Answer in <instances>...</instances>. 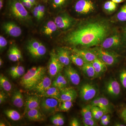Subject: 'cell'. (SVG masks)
I'll use <instances>...</instances> for the list:
<instances>
[{"label": "cell", "mask_w": 126, "mask_h": 126, "mask_svg": "<svg viewBox=\"0 0 126 126\" xmlns=\"http://www.w3.org/2000/svg\"><path fill=\"white\" fill-rule=\"evenodd\" d=\"M112 23L111 21L103 17L86 19L78 22L62 40L74 48H89L98 46L116 29Z\"/></svg>", "instance_id": "cell-1"}, {"label": "cell", "mask_w": 126, "mask_h": 126, "mask_svg": "<svg viewBox=\"0 0 126 126\" xmlns=\"http://www.w3.org/2000/svg\"><path fill=\"white\" fill-rule=\"evenodd\" d=\"M7 8L9 15L24 25L30 24L32 17L19 0H7Z\"/></svg>", "instance_id": "cell-2"}, {"label": "cell", "mask_w": 126, "mask_h": 126, "mask_svg": "<svg viewBox=\"0 0 126 126\" xmlns=\"http://www.w3.org/2000/svg\"><path fill=\"white\" fill-rule=\"evenodd\" d=\"M99 46L105 49L114 51L121 54L126 51V42L121 31L116 29L107 37Z\"/></svg>", "instance_id": "cell-3"}, {"label": "cell", "mask_w": 126, "mask_h": 126, "mask_svg": "<svg viewBox=\"0 0 126 126\" xmlns=\"http://www.w3.org/2000/svg\"><path fill=\"white\" fill-rule=\"evenodd\" d=\"M46 69L42 66L33 67L23 75L20 81L21 86L27 90H33L44 77Z\"/></svg>", "instance_id": "cell-4"}, {"label": "cell", "mask_w": 126, "mask_h": 126, "mask_svg": "<svg viewBox=\"0 0 126 126\" xmlns=\"http://www.w3.org/2000/svg\"><path fill=\"white\" fill-rule=\"evenodd\" d=\"M90 49L96 55L97 57L107 66H111L117 64L121 61L123 57L117 52L105 49L99 46Z\"/></svg>", "instance_id": "cell-5"}, {"label": "cell", "mask_w": 126, "mask_h": 126, "mask_svg": "<svg viewBox=\"0 0 126 126\" xmlns=\"http://www.w3.org/2000/svg\"><path fill=\"white\" fill-rule=\"evenodd\" d=\"M99 3L96 0H74L72 5L74 10L77 14L87 16L96 11Z\"/></svg>", "instance_id": "cell-6"}, {"label": "cell", "mask_w": 126, "mask_h": 126, "mask_svg": "<svg viewBox=\"0 0 126 126\" xmlns=\"http://www.w3.org/2000/svg\"><path fill=\"white\" fill-rule=\"evenodd\" d=\"M54 21L59 29L63 31L71 29L79 22L78 19L72 17L66 12L59 14L55 17Z\"/></svg>", "instance_id": "cell-7"}, {"label": "cell", "mask_w": 126, "mask_h": 126, "mask_svg": "<svg viewBox=\"0 0 126 126\" xmlns=\"http://www.w3.org/2000/svg\"><path fill=\"white\" fill-rule=\"evenodd\" d=\"M26 47L28 52L34 58H40L47 52V48L45 46L35 39L30 40L27 43Z\"/></svg>", "instance_id": "cell-8"}, {"label": "cell", "mask_w": 126, "mask_h": 126, "mask_svg": "<svg viewBox=\"0 0 126 126\" xmlns=\"http://www.w3.org/2000/svg\"><path fill=\"white\" fill-rule=\"evenodd\" d=\"M59 101L52 98L45 97L40 101V110L45 115H53L59 111Z\"/></svg>", "instance_id": "cell-9"}, {"label": "cell", "mask_w": 126, "mask_h": 126, "mask_svg": "<svg viewBox=\"0 0 126 126\" xmlns=\"http://www.w3.org/2000/svg\"><path fill=\"white\" fill-rule=\"evenodd\" d=\"M64 65L60 62L57 54L52 51L50 53V58L48 67V72L51 78L57 76L63 70Z\"/></svg>", "instance_id": "cell-10"}, {"label": "cell", "mask_w": 126, "mask_h": 126, "mask_svg": "<svg viewBox=\"0 0 126 126\" xmlns=\"http://www.w3.org/2000/svg\"><path fill=\"white\" fill-rule=\"evenodd\" d=\"M121 85L116 79H110L106 82L105 85V91L110 96L117 98L121 96L122 94Z\"/></svg>", "instance_id": "cell-11"}, {"label": "cell", "mask_w": 126, "mask_h": 126, "mask_svg": "<svg viewBox=\"0 0 126 126\" xmlns=\"http://www.w3.org/2000/svg\"><path fill=\"white\" fill-rule=\"evenodd\" d=\"M97 90L96 86L92 84L87 83L82 86L79 90L81 99L85 101L92 100L96 95Z\"/></svg>", "instance_id": "cell-12"}, {"label": "cell", "mask_w": 126, "mask_h": 126, "mask_svg": "<svg viewBox=\"0 0 126 126\" xmlns=\"http://www.w3.org/2000/svg\"><path fill=\"white\" fill-rule=\"evenodd\" d=\"M2 29L6 34L14 38L19 37L22 34L21 28L12 21H8L3 23Z\"/></svg>", "instance_id": "cell-13"}, {"label": "cell", "mask_w": 126, "mask_h": 126, "mask_svg": "<svg viewBox=\"0 0 126 126\" xmlns=\"http://www.w3.org/2000/svg\"><path fill=\"white\" fill-rule=\"evenodd\" d=\"M73 51L74 53L81 56L86 63H92L97 58L96 55L90 48L79 49L74 47Z\"/></svg>", "instance_id": "cell-14"}, {"label": "cell", "mask_w": 126, "mask_h": 126, "mask_svg": "<svg viewBox=\"0 0 126 126\" xmlns=\"http://www.w3.org/2000/svg\"><path fill=\"white\" fill-rule=\"evenodd\" d=\"M64 74L67 79L72 84L78 86L81 81V78L76 69L70 65L64 70Z\"/></svg>", "instance_id": "cell-15"}, {"label": "cell", "mask_w": 126, "mask_h": 126, "mask_svg": "<svg viewBox=\"0 0 126 126\" xmlns=\"http://www.w3.org/2000/svg\"><path fill=\"white\" fill-rule=\"evenodd\" d=\"M74 0H48L50 7L56 11H62L72 5Z\"/></svg>", "instance_id": "cell-16"}, {"label": "cell", "mask_w": 126, "mask_h": 126, "mask_svg": "<svg viewBox=\"0 0 126 126\" xmlns=\"http://www.w3.org/2000/svg\"><path fill=\"white\" fill-rule=\"evenodd\" d=\"M91 105L98 107L104 112L105 114H108L111 112L110 102L105 97H99L95 98L91 102Z\"/></svg>", "instance_id": "cell-17"}, {"label": "cell", "mask_w": 126, "mask_h": 126, "mask_svg": "<svg viewBox=\"0 0 126 126\" xmlns=\"http://www.w3.org/2000/svg\"><path fill=\"white\" fill-rule=\"evenodd\" d=\"M78 94L77 91L72 87H67L60 91L59 102L65 101H73L77 98Z\"/></svg>", "instance_id": "cell-18"}, {"label": "cell", "mask_w": 126, "mask_h": 126, "mask_svg": "<svg viewBox=\"0 0 126 126\" xmlns=\"http://www.w3.org/2000/svg\"><path fill=\"white\" fill-rule=\"evenodd\" d=\"M111 21L118 23L121 25L122 27H126V1L119 7Z\"/></svg>", "instance_id": "cell-19"}, {"label": "cell", "mask_w": 126, "mask_h": 126, "mask_svg": "<svg viewBox=\"0 0 126 126\" xmlns=\"http://www.w3.org/2000/svg\"><path fill=\"white\" fill-rule=\"evenodd\" d=\"M57 54L58 58L64 66L70 65L71 60L70 59V52L68 49L64 47H60L57 50Z\"/></svg>", "instance_id": "cell-20"}, {"label": "cell", "mask_w": 126, "mask_h": 126, "mask_svg": "<svg viewBox=\"0 0 126 126\" xmlns=\"http://www.w3.org/2000/svg\"><path fill=\"white\" fill-rule=\"evenodd\" d=\"M40 100L36 96H30L27 97L25 104L24 113L29 110L33 109L40 110Z\"/></svg>", "instance_id": "cell-21"}, {"label": "cell", "mask_w": 126, "mask_h": 126, "mask_svg": "<svg viewBox=\"0 0 126 126\" xmlns=\"http://www.w3.org/2000/svg\"><path fill=\"white\" fill-rule=\"evenodd\" d=\"M58 29L54 21L50 20L47 21L43 26L41 32L46 36L52 38Z\"/></svg>", "instance_id": "cell-22"}, {"label": "cell", "mask_w": 126, "mask_h": 126, "mask_svg": "<svg viewBox=\"0 0 126 126\" xmlns=\"http://www.w3.org/2000/svg\"><path fill=\"white\" fill-rule=\"evenodd\" d=\"M51 86L52 82L51 79L48 76L45 75L33 90L41 94L45 92Z\"/></svg>", "instance_id": "cell-23"}, {"label": "cell", "mask_w": 126, "mask_h": 126, "mask_svg": "<svg viewBox=\"0 0 126 126\" xmlns=\"http://www.w3.org/2000/svg\"><path fill=\"white\" fill-rule=\"evenodd\" d=\"M92 63L96 72V77H100L107 70V65L97 57Z\"/></svg>", "instance_id": "cell-24"}, {"label": "cell", "mask_w": 126, "mask_h": 126, "mask_svg": "<svg viewBox=\"0 0 126 126\" xmlns=\"http://www.w3.org/2000/svg\"><path fill=\"white\" fill-rule=\"evenodd\" d=\"M26 117L30 121L39 122L44 121V115L40 111L39 109H33L29 110L26 113Z\"/></svg>", "instance_id": "cell-25"}, {"label": "cell", "mask_w": 126, "mask_h": 126, "mask_svg": "<svg viewBox=\"0 0 126 126\" xmlns=\"http://www.w3.org/2000/svg\"><path fill=\"white\" fill-rule=\"evenodd\" d=\"M8 57L9 60L12 62L19 61L22 58L21 52L16 45L12 46L8 52Z\"/></svg>", "instance_id": "cell-26"}, {"label": "cell", "mask_w": 126, "mask_h": 126, "mask_svg": "<svg viewBox=\"0 0 126 126\" xmlns=\"http://www.w3.org/2000/svg\"><path fill=\"white\" fill-rule=\"evenodd\" d=\"M67 80L61 73H60L52 82V86L58 88L59 90L61 91L67 87L68 83Z\"/></svg>", "instance_id": "cell-27"}, {"label": "cell", "mask_w": 126, "mask_h": 126, "mask_svg": "<svg viewBox=\"0 0 126 126\" xmlns=\"http://www.w3.org/2000/svg\"><path fill=\"white\" fill-rule=\"evenodd\" d=\"M101 3L103 11L108 14H111L116 11L119 5V4L111 0H106Z\"/></svg>", "instance_id": "cell-28"}, {"label": "cell", "mask_w": 126, "mask_h": 126, "mask_svg": "<svg viewBox=\"0 0 126 126\" xmlns=\"http://www.w3.org/2000/svg\"><path fill=\"white\" fill-rule=\"evenodd\" d=\"M60 93V90L58 88L52 86L48 89L45 92L40 94L39 96L44 97L52 98L59 101Z\"/></svg>", "instance_id": "cell-29"}, {"label": "cell", "mask_w": 126, "mask_h": 126, "mask_svg": "<svg viewBox=\"0 0 126 126\" xmlns=\"http://www.w3.org/2000/svg\"><path fill=\"white\" fill-rule=\"evenodd\" d=\"M13 105L18 108H21L24 104L23 94L19 90L15 92L12 97Z\"/></svg>", "instance_id": "cell-30"}, {"label": "cell", "mask_w": 126, "mask_h": 126, "mask_svg": "<svg viewBox=\"0 0 126 126\" xmlns=\"http://www.w3.org/2000/svg\"><path fill=\"white\" fill-rule=\"evenodd\" d=\"M83 72L89 78H94L96 76V72L92 63H86L81 67Z\"/></svg>", "instance_id": "cell-31"}, {"label": "cell", "mask_w": 126, "mask_h": 126, "mask_svg": "<svg viewBox=\"0 0 126 126\" xmlns=\"http://www.w3.org/2000/svg\"><path fill=\"white\" fill-rule=\"evenodd\" d=\"M0 85L1 88L6 92H9L12 89V85L9 79L2 74L0 76Z\"/></svg>", "instance_id": "cell-32"}, {"label": "cell", "mask_w": 126, "mask_h": 126, "mask_svg": "<svg viewBox=\"0 0 126 126\" xmlns=\"http://www.w3.org/2000/svg\"><path fill=\"white\" fill-rule=\"evenodd\" d=\"M118 78L123 89L126 91V65H124L119 70Z\"/></svg>", "instance_id": "cell-33"}, {"label": "cell", "mask_w": 126, "mask_h": 126, "mask_svg": "<svg viewBox=\"0 0 126 126\" xmlns=\"http://www.w3.org/2000/svg\"><path fill=\"white\" fill-rule=\"evenodd\" d=\"M4 113L7 117L14 121H18L21 118V116L19 113L16 110H6L4 111Z\"/></svg>", "instance_id": "cell-34"}, {"label": "cell", "mask_w": 126, "mask_h": 126, "mask_svg": "<svg viewBox=\"0 0 126 126\" xmlns=\"http://www.w3.org/2000/svg\"><path fill=\"white\" fill-rule=\"evenodd\" d=\"M92 107L91 104H89L82 108L81 110V113L83 118L84 119L94 118L92 112Z\"/></svg>", "instance_id": "cell-35"}, {"label": "cell", "mask_w": 126, "mask_h": 126, "mask_svg": "<svg viewBox=\"0 0 126 126\" xmlns=\"http://www.w3.org/2000/svg\"><path fill=\"white\" fill-rule=\"evenodd\" d=\"M70 59L72 63L78 67H82L86 63L81 56L75 53L70 55Z\"/></svg>", "instance_id": "cell-36"}, {"label": "cell", "mask_w": 126, "mask_h": 126, "mask_svg": "<svg viewBox=\"0 0 126 126\" xmlns=\"http://www.w3.org/2000/svg\"><path fill=\"white\" fill-rule=\"evenodd\" d=\"M50 120L52 123L55 126H63L64 124V118L61 114H57L53 115Z\"/></svg>", "instance_id": "cell-37"}, {"label": "cell", "mask_w": 126, "mask_h": 126, "mask_svg": "<svg viewBox=\"0 0 126 126\" xmlns=\"http://www.w3.org/2000/svg\"><path fill=\"white\" fill-rule=\"evenodd\" d=\"M119 118L122 121L126 124V104H122L118 111Z\"/></svg>", "instance_id": "cell-38"}, {"label": "cell", "mask_w": 126, "mask_h": 126, "mask_svg": "<svg viewBox=\"0 0 126 126\" xmlns=\"http://www.w3.org/2000/svg\"><path fill=\"white\" fill-rule=\"evenodd\" d=\"M61 103L59 109L60 111H67L70 110L73 105V102L72 101H65Z\"/></svg>", "instance_id": "cell-39"}, {"label": "cell", "mask_w": 126, "mask_h": 126, "mask_svg": "<svg viewBox=\"0 0 126 126\" xmlns=\"http://www.w3.org/2000/svg\"><path fill=\"white\" fill-rule=\"evenodd\" d=\"M25 69L21 65H18L17 70L15 73L11 75L13 79H17L24 74Z\"/></svg>", "instance_id": "cell-40"}, {"label": "cell", "mask_w": 126, "mask_h": 126, "mask_svg": "<svg viewBox=\"0 0 126 126\" xmlns=\"http://www.w3.org/2000/svg\"><path fill=\"white\" fill-rule=\"evenodd\" d=\"M34 6L32 10V14L34 17L38 21L39 16L40 9V2Z\"/></svg>", "instance_id": "cell-41"}, {"label": "cell", "mask_w": 126, "mask_h": 126, "mask_svg": "<svg viewBox=\"0 0 126 126\" xmlns=\"http://www.w3.org/2000/svg\"><path fill=\"white\" fill-rule=\"evenodd\" d=\"M96 120L94 118L84 119L83 118L82 122L85 126H98L97 123L95 121Z\"/></svg>", "instance_id": "cell-42"}, {"label": "cell", "mask_w": 126, "mask_h": 126, "mask_svg": "<svg viewBox=\"0 0 126 126\" xmlns=\"http://www.w3.org/2000/svg\"><path fill=\"white\" fill-rule=\"evenodd\" d=\"M23 5L28 11H31L32 9L34 6V5L30 1L28 0H19Z\"/></svg>", "instance_id": "cell-43"}, {"label": "cell", "mask_w": 126, "mask_h": 126, "mask_svg": "<svg viewBox=\"0 0 126 126\" xmlns=\"http://www.w3.org/2000/svg\"><path fill=\"white\" fill-rule=\"evenodd\" d=\"M7 44V41L4 36L0 35V50L4 49Z\"/></svg>", "instance_id": "cell-44"}, {"label": "cell", "mask_w": 126, "mask_h": 126, "mask_svg": "<svg viewBox=\"0 0 126 126\" xmlns=\"http://www.w3.org/2000/svg\"><path fill=\"white\" fill-rule=\"evenodd\" d=\"M92 109L96 112L101 118L105 114L104 112L101 109L97 106H92Z\"/></svg>", "instance_id": "cell-45"}, {"label": "cell", "mask_w": 126, "mask_h": 126, "mask_svg": "<svg viewBox=\"0 0 126 126\" xmlns=\"http://www.w3.org/2000/svg\"><path fill=\"white\" fill-rule=\"evenodd\" d=\"M70 126H81L80 123L79 122L78 119L76 118H73L71 120L69 123Z\"/></svg>", "instance_id": "cell-46"}, {"label": "cell", "mask_w": 126, "mask_h": 126, "mask_svg": "<svg viewBox=\"0 0 126 126\" xmlns=\"http://www.w3.org/2000/svg\"><path fill=\"white\" fill-rule=\"evenodd\" d=\"M6 96L4 93L2 92H0V104H2L5 101Z\"/></svg>", "instance_id": "cell-47"}, {"label": "cell", "mask_w": 126, "mask_h": 126, "mask_svg": "<svg viewBox=\"0 0 126 126\" xmlns=\"http://www.w3.org/2000/svg\"><path fill=\"white\" fill-rule=\"evenodd\" d=\"M92 115L94 119H95L96 121H99L101 119V117L97 115V114L96 113V112L92 109Z\"/></svg>", "instance_id": "cell-48"}, {"label": "cell", "mask_w": 126, "mask_h": 126, "mask_svg": "<svg viewBox=\"0 0 126 126\" xmlns=\"http://www.w3.org/2000/svg\"><path fill=\"white\" fill-rule=\"evenodd\" d=\"M123 36L126 42V27H121V30Z\"/></svg>", "instance_id": "cell-49"}, {"label": "cell", "mask_w": 126, "mask_h": 126, "mask_svg": "<svg viewBox=\"0 0 126 126\" xmlns=\"http://www.w3.org/2000/svg\"><path fill=\"white\" fill-rule=\"evenodd\" d=\"M109 119H110V115L108 114H104V115L101 117L100 121H106V120Z\"/></svg>", "instance_id": "cell-50"}, {"label": "cell", "mask_w": 126, "mask_h": 126, "mask_svg": "<svg viewBox=\"0 0 126 126\" xmlns=\"http://www.w3.org/2000/svg\"><path fill=\"white\" fill-rule=\"evenodd\" d=\"M17 68H18V65L12 67L10 71V74L11 76L16 72V71L17 70Z\"/></svg>", "instance_id": "cell-51"}, {"label": "cell", "mask_w": 126, "mask_h": 126, "mask_svg": "<svg viewBox=\"0 0 126 126\" xmlns=\"http://www.w3.org/2000/svg\"><path fill=\"white\" fill-rule=\"evenodd\" d=\"M110 119H108L106 121H101V124L103 126H107L110 124Z\"/></svg>", "instance_id": "cell-52"}, {"label": "cell", "mask_w": 126, "mask_h": 126, "mask_svg": "<svg viewBox=\"0 0 126 126\" xmlns=\"http://www.w3.org/2000/svg\"><path fill=\"white\" fill-rule=\"evenodd\" d=\"M114 126H126V124H125L123 122H116L115 123Z\"/></svg>", "instance_id": "cell-53"}, {"label": "cell", "mask_w": 126, "mask_h": 126, "mask_svg": "<svg viewBox=\"0 0 126 126\" xmlns=\"http://www.w3.org/2000/svg\"><path fill=\"white\" fill-rule=\"evenodd\" d=\"M28 0L30 1L32 4H33L34 5L37 4L38 3L40 2L41 1H42L41 0Z\"/></svg>", "instance_id": "cell-54"}, {"label": "cell", "mask_w": 126, "mask_h": 126, "mask_svg": "<svg viewBox=\"0 0 126 126\" xmlns=\"http://www.w3.org/2000/svg\"><path fill=\"white\" fill-rule=\"evenodd\" d=\"M113 2L117 4H120V3H124L125 1H126V0H111Z\"/></svg>", "instance_id": "cell-55"}, {"label": "cell", "mask_w": 126, "mask_h": 126, "mask_svg": "<svg viewBox=\"0 0 126 126\" xmlns=\"http://www.w3.org/2000/svg\"><path fill=\"white\" fill-rule=\"evenodd\" d=\"M4 0H0V10H2L4 6Z\"/></svg>", "instance_id": "cell-56"}, {"label": "cell", "mask_w": 126, "mask_h": 126, "mask_svg": "<svg viewBox=\"0 0 126 126\" xmlns=\"http://www.w3.org/2000/svg\"><path fill=\"white\" fill-rule=\"evenodd\" d=\"M3 63V61H2V59L0 58V66H1Z\"/></svg>", "instance_id": "cell-57"}, {"label": "cell", "mask_w": 126, "mask_h": 126, "mask_svg": "<svg viewBox=\"0 0 126 126\" xmlns=\"http://www.w3.org/2000/svg\"><path fill=\"white\" fill-rule=\"evenodd\" d=\"M96 0L99 3H101V2H103L104 1L106 0Z\"/></svg>", "instance_id": "cell-58"}, {"label": "cell", "mask_w": 126, "mask_h": 126, "mask_svg": "<svg viewBox=\"0 0 126 126\" xmlns=\"http://www.w3.org/2000/svg\"><path fill=\"white\" fill-rule=\"evenodd\" d=\"M0 126H5V125L4 123H3L2 122H1L0 123Z\"/></svg>", "instance_id": "cell-59"}, {"label": "cell", "mask_w": 126, "mask_h": 126, "mask_svg": "<svg viewBox=\"0 0 126 126\" xmlns=\"http://www.w3.org/2000/svg\"><path fill=\"white\" fill-rule=\"evenodd\" d=\"M41 0L43 1H45V2H48V0Z\"/></svg>", "instance_id": "cell-60"}, {"label": "cell", "mask_w": 126, "mask_h": 126, "mask_svg": "<svg viewBox=\"0 0 126 126\" xmlns=\"http://www.w3.org/2000/svg\"><path fill=\"white\" fill-rule=\"evenodd\" d=\"M125 53H126V51H125Z\"/></svg>", "instance_id": "cell-61"}]
</instances>
